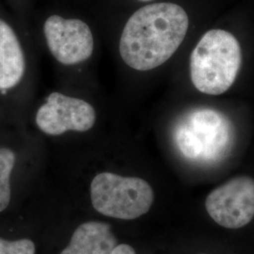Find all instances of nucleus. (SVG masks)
Masks as SVG:
<instances>
[{"instance_id":"obj_4","label":"nucleus","mask_w":254,"mask_h":254,"mask_svg":"<svg viewBox=\"0 0 254 254\" xmlns=\"http://www.w3.org/2000/svg\"><path fill=\"white\" fill-rule=\"evenodd\" d=\"M91 203L102 215L119 219H135L149 212L154 202L152 187L138 177L101 173L91 181Z\"/></svg>"},{"instance_id":"obj_8","label":"nucleus","mask_w":254,"mask_h":254,"mask_svg":"<svg viewBox=\"0 0 254 254\" xmlns=\"http://www.w3.org/2000/svg\"><path fill=\"white\" fill-rule=\"evenodd\" d=\"M26 72V58L12 27L0 19V91L17 86Z\"/></svg>"},{"instance_id":"obj_1","label":"nucleus","mask_w":254,"mask_h":254,"mask_svg":"<svg viewBox=\"0 0 254 254\" xmlns=\"http://www.w3.org/2000/svg\"><path fill=\"white\" fill-rule=\"evenodd\" d=\"M189 16L174 3H153L137 9L122 31L119 53L133 70L151 71L178 50L189 29Z\"/></svg>"},{"instance_id":"obj_11","label":"nucleus","mask_w":254,"mask_h":254,"mask_svg":"<svg viewBox=\"0 0 254 254\" xmlns=\"http://www.w3.org/2000/svg\"><path fill=\"white\" fill-rule=\"evenodd\" d=\"M35 245L29 239L8 241L0 237V254H35Z\"/></svg>"},{"instance_id":"obj_5","label":"nucleus","mask_w":254,"mask_h":254,"mask_svg":"<svg viewBox=\"0 0 254 254\" xmlns=\"http://www.w3.org/2000/svg\"><path fill=\"white\" fill-rule=\"evenodd\" d=\"M96 120V109L91 103L59 91L47 96L35 115L37 127L48 136L90 131Z\"/></svg>"},{"instance_id":"obj_2","label":"nucleus","mask_w":254,"mask_h":254,"mask_svg":"<svg viewBox=\"0 0 254 254\" xmlns=\"http://www.w3.org/2000/svg\"><path fill=\"white\" fill-rule=\"evenodd\" d=\"M241 62V48L236 37L223 29H211L191 53V81L202 93L222 94L236 81Z\"/></svg>"},{"instance_id":"obj_7","label":"nucleus","mask_w":254,"mask_h":254,"mask_svg":"<svg viewBox=\"0 0 254 254\" xmlns=\"http://www.w3.org/2000/svg\"><path fill=\"white\" fill-rule=\"evenodd\" d=\"M205 208L222 227H244L254 218V179L243 175L229 180L209 193Z\"/></svg>"},{"instance_id":"obj_13","label":"nucleus","mask_w":254,"mask_h":254,"mask_svg":"<svg viewBox=\"0 0 254 254\" xmlns=\"http://www.w3.org/2000/svg\"><path fill=\"white\" fill-rule=\"evenodd\" d=\"M140 1H151V0H140Z\"/></svg>"},{"instance_id":"obj_3","label":"nucleus","mask_w":254,"mask_h":254,"mask_svg":"<svg viewBox=\"0 0 254 254\" xmlns=\"http://www.w3.org/2000/svg\"><path fill=\"white\" fill-rule=\"evenodd\" d=\"M233 127L218 110H192L175 127L174 139L181 154L192 160H215L227 151Z\"/></svg>"},{"instance_id":"obj_12","label":"nucleus","mask_w":254,"mask_h":254,"mask_svg":"<svg viewBox=\"0 0 254 254\" xmlns=\"http://www.w3.org/2000/svg\"><path fill=\"white\" fill-rule=\"evenodd\" d=\"M110 254H136V252L131 246L120 244L114 248Z\"/></svg>"},{"instance_id":"obj_9","label":"nucleus","mask_w":254,"mask_h":254,"mask_svg":"<svg viewBox=\"0 0 254 254\" xmlns=\"http://www.w3.org/2000/svg\"><path fill=\"white\" fill-rule=\"evenodd\" d=\"M118 245L108 223L88 221L78 226L61 254H110Z\"/></svg>"},{"instance_id":"obj_6","label":"nucleus","mask_w":254,"mask_h":254,"mask_svg":"<svg viewBox=\"0 0 254 254\" xmlns=\"http://www.w3.org/2000/svg\"><path fill=\"white\" fill-rule=\"evenodd\" d=\"M44 36L50 54L63 65L83 64L94 52L91 27L80 19L51 15L44 24Z\"/></svg>"},{"instance_id":"obj_10","label":"nucleus","mask_w":254,"mask_h":254,"mask_svg":"<svg viewBox=\"0 0 254 254\" xmlns=\"http://www.w3.org/2000/svg\"><path fill=\"white\" fill-rule=\"evenodd\" d=\"M15 160L13 151L0 148V212L7 208L10 201V175Z\"/></svg>"}]
</instances>
